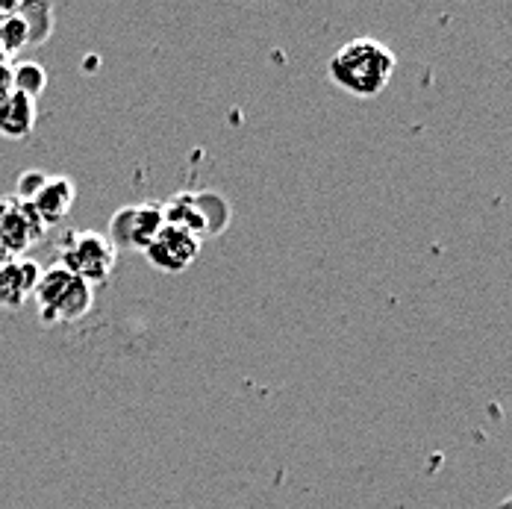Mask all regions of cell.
<instances>
[{"label":"cell","mask_w":512,"mask_h":509,"mask_svg":"<svg viewBox=\"0 0 512 509\" xmlns=\"http://www.w3.org/2000/svg\"><path fill=\"white\" fill-rule=\"evenodd\" d=\"M201 254V239H195L192 233L180 230V227H171L165 224L156 239L148 245V262L154 265L156 271L162 274H180L186 271L189 265H195V259Z\"/></svg>","instance_id":"cell-7"},{"label":"cell","mask_w":512,"mask_h":509,"mask_svg":"<svg viewBox=\"0 0 512 509\" xmlns=\"http://www.w3.org/2000/svg\"><path fill=\"white\" fill-rule=\"evenodd\" d=\"M39 277H42V268L30 256L0 259V309L6 312L21 309L33 298Z\"/></svg>","instance_id":"cell-8"},{"label":"cell","mask_w":512,"mask_h":509,"mask_svg":"<svg viewBox=\"0 0 512 509\" xmlns=\"http://www.w3.org/2000/svg\"><path fill=\"white\" fill-rule=\"evenodd\" d=\"M15 12L24 18L27 24V36L30 45H42L48 42L53 33V6L51 3H15Z\"/></svg>","instance_id":"cell-12"},{"label":"cell","mask_w":512,"mask_h":509,"mask_svg":"<svg viewBox=\"0 0 512 509\" xmlns=\"http://www.w3.org/2000/svg\"><path fill=\"white\" fill-rule=\"evenodd\" d=\"M165 227L162 218V204H130L121 206L112 218H109V230L106 239L118 248H130V251H148V245L156 239V233Z\"/></svg>","instance_id":"cell-6"},{"label":"cell","mask_w":512,"mask_h":509,"mask_svg":"<svg viewBox=\"0 0 512 509\" xmlns=\"http://www.w3.org/2000/svg\"><path fill=\"white\" fill-rule=\"evenodd\" d=\"M48 233L36 209L18 198H0V259L27 256V251L42 242Z\"/></svg>","instance_id":"cell-5"},{"label":"cell","mask_w":512,"mask_h":509,"mask_svg":"<svg viewBox=\"0 0 512 509\" xmlns=\"http://www.w3.org/2000/svg\"><path fill=\"white\" fill-rule=\"evenodd\" d=\"M36 118H39V106L36 101L12 92L6 101L0 103V136L3 139H27L36 127Z\"/></svg>","instance_id":"cell-10"},{"label":"cell","mask_w":512,"mask_h":509,"mask_svg":"<svg viewBox=\"0 0 512 509\" xmlns=\"http://www.w3.org/2000/svg\"><path fill=\"white\" fill-rule=\"evenodd\" d=\"M12 89L39 103L42 92L48 89V71L39 62H18L12 65Z\"/></svg>","instance_id":"cell-13"},{"label":"cell","mask_w":512,"mask_h":509,"mask_svg":"<svg viewBox=\"0 0 512 509\" xmlns=\"http://www.w3.org/2000/svg\"><path fill=\"white\" fill-rule=\"evenodd\" d=\"M45 180H48V174H45V171H36V168L24 171V174L18 177V183H15V195H12V198H18V201L30 204V201L36 198V192L45 186Z\"/></svg>","instance_id":"cell-14"},{"label":"cell","mask_w":512,"mask_h":509,"mask_svg":"<svg viewBox=\"0 0 512 509\" xmlns=\"http://www.w3.org/2000/svg\"><path fill=\"white\" fill-rule=\"evenodd\" d=\"M33 301L45 324H74L92 312L95 289L83 283L80 277L68 274L65 268L51 265V268H42Z\"/></svg>","instance_id":"cell-2"},{"label":"cell","mask_w":512,"mask_h":509,"mask_svg":"<svg viewBox=\"0 0 512 509\" xmlns=\"http://www.w3.org/2000/svg\"><path fill=\"white\" fill-rule=\"evenodd\" d=\"M398 59L377 39H354L345 42L327 62V77L345 95L371 101L377 98L395 77Z\"/></svg>","instance_id":"cell-1"},{"label":"cell","mask_w":512,"mask_h":509,"mask_svg":"<svg viewBox=\"0 0 512 509\" xmlns=\"http://www.w3.org/2000/svg\"><path fill=\"white\" fill-rule=\"evenodd\" d=\"M56 256H59V262H56L59 268L80 277L92 289L112 277L115 262H118L115 245L106 239V233H95V230H71V233H65Z\"/></svg>","instance_id":"cell-3"},{"label":"cell","mask_w":512,"mask_h":509,"mask_svg":"<svg viewBox=\"0 0 512 509\" xmlns=\"http://www.w3.org/2000/svg\"><path fill=\"white\" fill-rule=\"evenodd\" d=\"M162 218L204 242L206 236H215L230 224V204L215 192H180L162 204Z\"/></svg>","instance_id":"cell-4"},{"label":"cell","mask_w":512,"mask_h":509,"mask_svg":"<svg viewBox=\"0 0 512 509\" xmlns=\"http://www.w3.org/2000/svg\"><path fill=\"white\" fill-rule=\"evenodd\" d=\"M24 48H30L27 24L15 12V3H3L0 6V51L6 53V59L12 62Z\"/></svg>","instance_id":"cell-11"},{"label":"cell","mask_w":512,"mask_h":509,"mask_svg":"<svg viewBox=\"0 0 512 509\" xmlns=\"http://www.w3.org/2000/svg\"><path fill=\"white\" fill-rule=\"evenodd\" d=\"M74 201H77V186H74V180L48 174L45 186L36 192V198L30 201V206H33L36 215L45 221V227H53V224H59V221L71 212Z\"/></svg>","instance_id":"cell-9"},{"label":"cell","mask_w":512,"mask_h":509,"mask_svg":"<svg viewBox=\"0 0 512 509\" xmlns=\"http://www.w3.org/2000/svg\"><path fill=\"white\" fill-rule=\"evenodd\" d=\"M12 62H0V103L12 95Z\"/></svg>","instance_id":"cell-15"},{"label":"cell","mask_w":512,"mask_h":509,"mask_svg":"<svg viewBox=\"0 0 512 509\" xmlns=\"http://www.w3.org/2000/svg\"><path fill=\"white\" fill-rule=\"evenodd\" d=\"M498 509H512V498H507V501H501V504H498Z\"/></svg>","instance_id":"cell-16"}]
</instances>
